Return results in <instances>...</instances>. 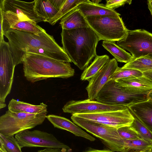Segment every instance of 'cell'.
Here are the masks:
<instances>
[{
  "mask_svg": "<svg viewBox=\"0 0 152 152\" xmlns=\"http://www.w3.org/2000/svg\"><path fill=\"white\" fill-rule=\"evenodd\" d=\"M48 106L43 102L35 105L13 99L9 102L8 110L15 112H21L32 114L47 113Z\"/></svg>",
  "mask_w": 152,
  "mask_h": 152,
  "instance_id": "19",
  "label": "cell"
},
{
  "mask_svg": "<svg viewBox=\"0 0 152 152\" xmlns=\"http://www.w3.org/2000/svg\"><path fill=\"white\" fill-rule=\"evenodd\" d=\"M85 17L109 16L120 17V14L115 10L107 7L102 4H95L90 0L79 4L77 7Z\"/></svg>",
  "mask_w": 152,
  "mask_h": 152,
  "instance_id": "17",
  "label": "cell"
},
{
  "mask_svg": "<svg viewBox=\"0 0 152 152\" xmlns=\"http://www.w3.org/2000/svg\"><path fill=\"white\" fill-rule=\"evenodd\" d=\"M47 113L32 114L15 112L8 110L0 117V134L14 136L20 132L42 124Z\"/></svg>",
  "mask_w": 152,
  "mask_h": 152,
  "instance_id": "6",
  "label": "cell"
},
{
  "mask_svg": "<svg viewBox=\"0 0 152 152\" xmlns=\"http://www.w3.org/2000/svg\"><path fill=\"white\" fill-rule=\"evenodd\" d=\"M72 151L71 148H46L43 150H39L37 152H71Z\"/></svg>",
  "mask_w": 152,
  "mask_h": 152,
  "instance_id": "32",
  "label": "cell"
},
{
  "mask_svg": "<svg viewBox=\"0 0 152 152\" xmlns=\"http://www.w3.org/2000/svg\"><path fill=\"white\" fill-rule=\"evenodd\" d=\"M0 143L7 152H22L21 148L14 136H5L0 134Z\"/></svg>",
  "mask_w": 152,
  "mask_h": 152,
  "instance_id": "29",
  "label": "cell"
},
{
  "mask_svg": "<svg viewBox=\"0 0 152 152\" xmlns=\"http://www.w3.org/2000/svg\"><path fill=\"white\" fill-rule=\"evenodd\" d=\"M9 28L24 31L36 35H39L45 30L37 24L29 21L18 22L11 26Z\"/></svg>",
  "mask_w": 152,
  "mask_h": 152,
  "instance_id": "27",
  "label": "cell"
},
{
  "mask_svg": "<svg viewBox=\"0 0 152 152\" xmlns=\"http://www.w3.org/2000/svg\"><path fill=\"white\" fill-rule=\"evenodd\" d=\"M148 96L149 99L152 100V91L148 94Z\"/></svg>",
  "mask_w": 152,
  "mask_h": 152,
  "instance_id": "42",
  "label": "cell"
},
{
  "mask_svg": "<svg viewBox=\"0 0 152 152\" xmlns=\"http://www.w3.org/2000/svg\"><path fill=\"white\" fill-rule=\"evenodd\" d=\"M123 67L139 70L141 72L152 70V60L148 56L132 59Z\"/></svg>",
  "mask_w": 152,
  "mask_h": 152,
  "instance_id": "25",
  "label": "cell"
},
{
  "mask_svg": "<svg viewBox=\"0 0 152 152\" xmlns=\"http://www.w3.org/2000/svg\"><path fill=\"white\" fill-rule=\"evenodd\" d=\"M117 44L131 53L132 59L146 56L152 54V33L143 29L128 30Z\"/></svg>",
  "mask_w": 152,
  "mask_h": 152,
  "instance_id": "9",
  "label": "cell"
},
{
  "mask_svg": "<svg viewBox=\"0 0 152 152\" xmlns=\"http://www.w3.org/2000/svg\"><path fill=\"white\" fill-rule=\"evenodd\" d=\"M102 45L118 62L126 64L132 59V56L130 53L127 52L114 42L103 41Z\"/></svg>",
  "mask_w": 152,
  "mask_h": 152,
  "instance_id": "21",
  "label": "cell"
},
{
  "mask_svg": "<svg viewBox=\"0 0 152 152\" xmlns=\"http://www.w3.org/2000/svg\"><path fill=\"white\" fill-rule=\"evenodd\" d=\"M117 130L119 136L123 139H142L138 132L131 126L120 127Z\"/></svg>",
  "mask_w": 152,
  "mask_h": 152,
  "instance_id": "30",
  "label": "cell"
},
{
  "mask_svg": "<svg viewBox=\"0 0 152 152\" xmlns=\"http://www.w3.org/2000/svg\"><path fill=\"white\" fill-rule=\"evenodd\" d=\"M15 66L21 63L27 53L46 56L66 62H72L62 47L56 41L53 36L45 30L39 35L9 28L4 32Z\"/></svg>",
  "mask_w": 152,
  "mask_h": 152,
  "instance_id": "1",
  "label": "cell"
},
{
  "mask_svg": "<svg viewBox=\"0 0 152 152\" xmlns=\"http://www.w3.org/2000/svg\"><path fill=\"white\" fill-rule=\"evenodd\" d=\"M21 63L24 76L32 83L50 78H67L75 73L69 63L34 53L26 54Z\"/></svg>",
  "mask_w": 152,
  "mask_h": 152,
  "instance_id": "3",
  "label": "cell"
},
{
  "mask_svg": "<svg viewBox=\"0 0 152 152\" xmlns=\"http://www.w3.org/2000/svg\"><path fill=\"white\" fill-rule=\"evenodd\" d=\"M86 18L89 27L99 41L118 42L124 38L129 30L120 17L88 16Z\"/></svg>",
  "mask_w": 152,
  "mask_h": 152,
  "instance_id": "8",
  "label": "cell"
},
{
  "mask_svg": "<svg viewBox=\"0 0 152 152\" xmlns=\"http://www.w3.org/2000/svg\"><path fill=\"white\" fill-rule=\"evenodd\" d=\"M141 152H152V149H148L142 150Z\"/></svg>",
  "mask_w": 152,
  "mask_h": 152,
  "instance_id": "41",
  "label": "cell"
},
{
  "mask_svg": "<svg viewBox=\"0 0 152 152\" xmlns=\"http://www.w3.org/2000/svg\"><path fill=\"white\" fill-rule=\"evenodd\" d=\"M106 3L105 5L108 8L112 10L115 9L122 6L126 4H130L132 3V1L128 0H107L106 1Z\"/></svg>",
  "mask_w": 152,
  "mask_h": 152,
  "instance_id": "31",
  "label": "cell"
},
{
  "mask_svg": "<svg viewBox=\"0 0 152 152\" xmlns=\"http://www.w3.org/2000/svg\"><path fill=\"white\" fill-rule=\"evenodd\" d=\"M60 20V24L62 29L71 30L89 26L86 17L77 7Z\"/></svg>",
  "mask_w": 152,
  "mask_h": 152,
  "instance_id": "18",
  "label": "cell"
},
{
  "mask_svg": "<svg viewBox=\"0 0 152 152\" xmlns=\"http://www.w3.org/2000/svg\"><path fill=\"white\" fill-rule=\"evenodd\" d=\"M83 152H117L109 150H98L91 148Z\"/></svg>",
  "mask_w": 152,
  "mask_h": 152,
  "instance_id": "35",
  "label": "cell"
},
{
  "mask_svg": "<svg viewBox=\"0 0 152 152\" xmlns=\"http://www.w3.org/2000/svg\"><path fill=\"white\" fill-rule=\"evenodd\" d=\"M62 48L72 62L80 69L85 70L97 55L99 39L89 26L71 30L62 29Z\"/></svg>",
  "mask_w": 152,
  "mask_h": 152,
  "instance_id": "2",
  "label": "cell"
},
{
  "mask_svg": "<svg viewBox=\"0 0 152 152\" xmlns=\"http://www.w3.org/2000/svg\"><path fill=\"white\" fill-rule=\"evenodd\" d=\"M116 81L123 86L142 90H152V82L143 76L121 79Z\"/></svg>",
  "mask_w": 152,
  "mask_h": 152,
  "instance_id": "22",
  "label": "cell"
},
{
  "mask_svg": "<svg viewBox=\"0 0 152 152\" xmlns=\"http://www.w3.org/2000/svg\"><path fill=\"white\" fill-rule=\"evenodd\" d=\"M72 115L117 129L131 126L134 120L133 115L128 108L117 111Z\"/></svg>",
  "mask_w": 152,
  "mask_h": 152,
  "instance_id": "12",
  "label": "cell"
},
{
  "mask_svg": "<svg viewBox=\"0 0 152 152\" xmlns=\"http://www.w3.org/2000/svg\"><path fill=\"white\" fill-rule=\"evenodd\" d=\"M35 9L39 15L45 19L47 22L58 11L49 0H35Z\"/></svg>",
  "mask_w": 152,
  "mask_h": 152,
  "instance_id": "23",
  "label": "cell"
},
{
  "mask_svg": "<svg viewBox=\"0 0 152 152\" xmlns=\"http://www.w3.org/2000/svg\"><path fill=\"white\" fill-rule=\"evenodd\" d=\"M119 67L115 58L110 59L100 70L89 80L86 88L88 98L95 99L98 93Z\"/></svg>",
  "mask_w": 152,
  "mask_h": 152,
  "instance_id": "14",
  "label": "cell"
},
{
  "mask_svg": "<svg viewBox=\"0 0 152 152\" xmlns=\"http://www.w3.org/2000/svg\"><path fill=\"white\" fill-rule=\"evenodd\" d=\"M71 118L75 124L99 139L111 150L117 152L125 150L124 140L119 136L117 128L72 114Z\"/></svg>",
  "mask_w": 152,
  "mask_h": 152,
  "instance_id": "7",
  "label": "cell"
},
{
  "mask_svg": "<svg viewBox=\"0 0 152 152\" xmlns=\"http://www.w3.org/2000/svg\"><path fill=\"white\" fill-rule=\"evenodd\" d=\"M132 115L152 131V100L150 99L127 107Z\"/></svg>",
  "mask_w": 152,
  "mask_h": 152,
  "instance_id": "16",
  "label": "cell"
},
{
  "mask_svg": "<svg viewBox=\"0 0 152 152\" xmlns=\"http://www.w3.org/2000/svg\"><path fill=\"white\" fill-rule=\"evenodd\" d=\"M88 0H66L61 9L52 18L47 21L52 25H54L66 14L76 7L79 4Z\"/></svg>",
  "mask_w": 152,
  "mask_h": 152,
  "instance_id": "24",
  "label": "cell"
},
{
  "mask_svg": "<svg viewBox=\"0 0 152 152\" xmlns=\"http://www.w3.org/2000/svg\"><path fill=\"white\" fill-rule=\"evenodd\" d=\"M152 90H145L122 86L115 80H109L100 90L95 99L112 105L128 107L148 100Z\"/></svg>",
  "mask_w": 152,
  "mask_h": 152,
  "instance_id": "4",
  "label": "cell"
},
{
  "mask_svg": "<svg viewBox=\"0 0 152 152\" xmlns=\"http://www.w3.org/2000/svg\"><path fill=\"white\" fill-rule=\"evenodd\" d=\"M143 76L150 80L152 82V70L143 72Z\"/></svg>",
  "mask_w": 152,
  "mask_h": 152,
  "instance_id": "36",
  "label": "cell"
},
{
  "mask_svg": "<svg viewBox=\"0 0 152 152\" xmlns=\"http://www.w3.org/2000/svg\"><path fill=\"white\" fill-rule=\"evenodd\" d=\"M143 76V73L139 70L126 68L118 67L109 80H116L118 79L133 77H137Z\"/></svg>",
  "mask_w": 152,
  "mask_h": 152,
  "instance_id": "26",
  "label": "cell"
},
{
  "mask_svg": "<svg viewBox=\"0 0 152 152\" xmlns=\"http://www.w3.org/2000/svg\"><path fill=\"white\" fill-rule=\"evenodd\" d=\"M53 7L58 11L61 8L66 0H49Z\"/></svg>",
  "mask_w": 152,
  "mask_h": 152,
  "instance_id": "33",
  "label": "cell"
},
{
  "mask_svg": "<svg viewBox=\"0 0 152 152\" xmlns=\"http://www.w3.org/2000/svg\"><path fill=\"white\" fill-rule=\"evenodd\" d=\"M133 116L134 120L131 126L138 132L142 139L152 143V131Z\"/></svg>",
  "mask_w": 152,
  "mask_h": 152,
  "instance_id": "28",
  "label": "cell"
},
{
  "mask_svg": "<svg viewBox=\"0 0 152 152\" xmlns=\"http://www.w3.org/2000/svg\"><path fill=\"white\" fill-rule=\"evenodd\" d=\"M3 17L1 12H0V43L4 40V33L3 30Z\"/></svg>",
  "mask_w": 152,
  "mask_h": 152,
  "instance_id": "34",
  "label": "cell"
},
{
  "mask_svg": "<svg viewBox=\"0 0 152 152\" xmlns=\"http://www.w3.org/2000/svg\"><path fill=\"white\" fill-rule=\"evenodd\" d=\"M0 152H7L3 145L0 143Z\"/></svg>",
  "mask_w": 152,
  "mask_h": 152,
  "instance_id": "39",
  "label": "cell"
},
{
  "mask_svg": "<svg viewBox=\"0 0 152 152\" xmlns=\"http://www.w3.org/2000/svg\"><path fill=\"white\" fill-rule=\"evenodd\" d=\"M142 150H126L122 152H141Z\"/></svg>",
  "mask_w": 152,
  "mask_h": 152,
  "instance_id": "38",
  "label": "cell"
},
{
  "mask_svg": "<svg viewBox=\"0 0 152 152\" xmlns=\"http://www.w3.org/2000/svg\"><path fill=\"white\" fill-rule=\"evenodd\" d=\"M46 118L54 127L66 130L72 133L75 136L85 138L91 141H94L95 140L94 137L65 118L54 115H49L46 116Z\"/></svg>",
  "mask_w": 152,
  "mask_h": 152,
  "instance_id": "15",
  "label": "cell"
},
{
  "mask_svg": "<svg viewBox=\"0 0 152 152\" xmlns=\"http://www.w3.org/2000/svg\"><path fill=\"white\" fill-rule=\"evenodd\" d=\"M35 0L26 2L17 0H1L0 12L3 17L4 32L11 26L20 21H29L37 24L41 22H47L35 9Z\"/></svg>",
  "mask_w": 152,
  "mask_h": 152,
  "instance_id": "5",
  "label": "cell"
},
{
  "mask_svg": "<svg viewBox=\"0 0 152 152\" xmlns=\"http://www.w3.org/2000/svg\"><path fill=\"white\" fill-rule=\"evenodd\" d=\"M109 56L106 55H97L94 61L82 74L80 79L82 80L88 81L94 76L110 60Z\"/></svg>",
  "mask_w": 152,
  "mask_h": 152,
  "instance_id": "20",
  "label": "cell"
},
{
  "mask_svg": "<svg viewBox=\"0 0 152 152\" xmlns=\"http://www.w3.org/2000/svg\"><path fill=\"white\" fill-rule=\"evenodd\" d=\"M91 2L95 4H99V3L101 2L102 0H90Z\"/></svg>",
  "mask_w": 152,
  "mask_h": 152,
  "instance_id": "40",
  "label": "cell"
},
{
  "mask_svg": "<svg viewBox=\"0 0 152 152\" xmlns=\"http://www.w3.org/2000/svg\"><path fill=\"white\" fill-rule=\"evenodd\" d=\"M147 56L152 60V54L149 55Z\"/></svg>",
  "mask_w": 152,
  "mask_h": 152,
  "instance_id": "43",
  "label": "cell"
},
{
  "mask_svg": "<svg viewBox=\"0 0 152 152\" xmlns=\"http://www.w3.org/2000/svg\"><path fill=\"white\" fill-rule=\"evenodd\" d=\"M127 108L126 106L108 105L88 99L83 100L70 101L64 106L62 110L65 113L74 114L117 111Z\"/></svg>",
  "mask_w": 152,
  "mask_h": 152,
  "instance_id": "13",
  "label": "cell"
},
{
  "mask_svg": "<svg viewBox=\"0 0 152 152\" xmlns=\"http://www.w3.org/2000/svg\"><path fill=\"white\" fill-rule=\"evenodd\" d=\"M0 109L6 106L5 99L11 91L15 65L8 42L0 43Z\"/></svg>",
  "mask_w": 152,
  "mask_h": 152,
  "instance_id": "10",
  "label": "cell"
},
{
  "mask_svg": "<svg viewBox=\"0 0 152 152\" xmlns=\"http://www.w3.org/2000/svg\"><path fill=\"white\" fill-rule=\"evenodd\" d=\"M15 138L21 148L32 147L71 148L53 134L39 130H26L16 134Z\"/></svg>",
  "mask_w": 152,
  "mask_h": 152,
  "instance_id": "11",
  "label": "cell"
},
{
  "mask_svg": "<svg viewBox=\"0 0 152 152\" xmlns=\"http://www.w3.org/2000/svg\"><path fill=\"white\" fill-rule=\"evenodd\" d=\"M148 7L150 10L151 14L152 15V0H149L147 1Z\"/></svg>",
  "mask_w": 152,
  "mask_h": 152,
  "instance_id": "37",
  "label": "cell"
}]
</instances>
